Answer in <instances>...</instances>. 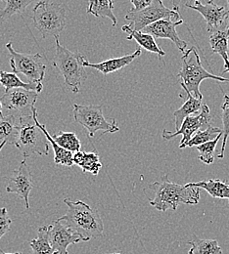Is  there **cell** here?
Returning a JSON list of instances; mask_svg holds the SVG:
<instances>
[{"instance_id":"cell-1","label":"cell","mask_w":229,"mask_h":254,"mask_svg":"<svg viewBox=\"0 0 229 254\" xmlns=\"http://www.w3.org/2000/svg\"><path fill=\"white\" fill-rule=\"evenodd\" d=\"M64 202L68 206V210L65 215L58 218L59 221L65 223L75 234L82 239V242L102 236L104 225L95 208L90 207L81 200L72 201L65 198Z\"/></svg>"},{"instance_id":"cell-2","label":"cell","mask_w":229,"mask_h":254,"mask_svg":"<svg viewBox=\"0 0 229 254\" xmlns=\"http://www.w3.org/2000/svg\"><path fill=\"white\" fill-rule=\"evenodd\" d=\"M148 188L153 190L155 194L153 198L149 199V203L159 211L176 210L181 203L195 205L200 199V188L188 184L172 183L167 175L163 176L161 181L152 183Z\"/></svg>"},{"instance_id":"cell-3","label":"cell","mask_w":229,"mask_h":254,"mask_svg":"<svg viewBox=\"0 0 229 254\" xmlns=\"http://www.w3.org/2000/svg\"><path fill=\"white\" fill-rule=\"evenodd\" d=\"M55 56L52 61L53 66L64 77L65 83L76 94L79 92L81 83L87 78L84 63L86 57L80 52H73L60 44L59 36H55Z\"/></svg>"},{"instance_id":"cell-4","label":"cell","mask_w":229,"mask_h":254,"mask_svg":"<svg viewBox=\"0 0 229 254\" xmlns=\"http://www.w3.org/2000/svg\"><path fill=\"white\" fill-rule=\"evenodd\" d=\"M182 65L177 73V77L180 78V84H183L185 88L199 100H203V95L200 92V84L205 79H215L220 82H229V78L216 75L206 70L198 55L196 47H191L189 50L183 53Z\"/></svg>"},{"instance_id":"cell-5","label":"cell","mask_w":229,"mask_h":254,"mask_svg":"<svg viewBox=\"0 0 229 254\" xmlns=\"http://www.w3.org/2000/svg\"><path fill=\"white\" fill-rule=\"evenodd\" d=\"M67 8L63 4L49 1H39L33 8L34 28L40 32L42 38L59 36L66 27Z\"/></svg>"},{"instance_id":"cell-6","label":"cell","mask_w":229,"mask_h":254,"mask_svg":"<svg viewBox=\"0 0 229 254\" xmlns=\"http://www.w3.org/2000/svg\"><path fill=\"white\" fill-rule=\"evenodd\" d=\"M36 121V108L33 110V117L21 118L22 126L16 147L25 159L33 155L47 156L49 154V141Z\"/></svg>"},{"instance_id":"cell-7","label":"cell","mask_w":229,"mask_h":254,"mask_svg":"<svg viewBox=\"0 0 229 254\" xmlns=\"http://www.w3.org/2000/svg\"><path fill=\"white\" fill-rule=\"evenodd\" d=\"M75 121L86 129L89 138L97 131H102V136L107 133H116L120 127L115 119L107 120L103 115V107L100 105H73Z\"/></svg>"},{"instance_id":"cell-8","label":"cell","mask_w":229,"mask_h":254,"mask_svg":"<svg viewBox=\"0 0 229 254\" xmlns=\"http://www.w3.org/2000/svg\"><path fill=\"white\" fill-rule=\"evenodd\" d=\"M6 49L10 54V65L13 72L25 75L30 82H42L47 65L40 54L20 53L13 48L11 42L6 44Z\"/></svg>"},{"instance_id":"cell-9","label":"cell","mask_w":229,"mask_h":254,"mask_svg":"<svg viewBox=\"0 0 229 254\" xmlns=\"http://www.w3.org/2000/svg\"><path fill=\"white\" fill-rule=\"evenodd\" d=\"M164 0H154L151 5L140 11L130 10L126 15V20L131 21L128 25L132 31L143 32L148 26L163 19H169L173 22H178L181 19L179 12L173 9H168L163 4Z\"/></svg>"},{"instance_id":"cell-10","label":"cell","mask_w":229,"mask_h":254,"mask_svg":"<svg viewBox=\"0 0 229 254\" xmlns=\"http://www.w3.org/2000/svg\"><path fill=\"white\" fill-rule=\"evenodd\" d=\"M38 94L35 91H30L23 88H14L5 93L0 98L4 116L12 115L18 118L33 117V110L35 109V103Z\"/></svg>"},{"instance_id":"cell-11","label":"cell","mask_w":229,"mask_h":254,"mask_svg":"<svg viewBox=\"0 0 229 254\" xmlns=\"http://www.w3.org/2000/svg\"><path fill=\"white\" fill-rule=\"evenodd\" d=\"M212 119L213 117L211 116L210 108L207 105H204L198 116L187 117L183 121L180 128L175 132H170L164 129L162 136L164 140L168 141L175 138L178 135H182V139L179 144V148L181 149L199 130H205L208 127H211Z\"/></svg>"},{"instance_id":"cell-12","label":"cell","mask_w":229,"mask_h":254,"mask_svg":"<svg viewBox=\"0 0 229 254\" xmlns=\"http://www.w3.org/2000/svg\"><path fill=\"white\" fill-rule=\"evenodd\" d=\"M185 6L200 13L206 21L207 31L215 32L220 28L226 25L227 20L229 19V11L225 6H219L214 1H208L203 4L200 0H195L193 4L186 3Z\"/></svg>"},{"instance_id":"cell-13","label":"cell","mask_w":229,"mask_h":254,"mask_svg":"<svg viewBox=\"0 0 229 254\" xmlns=\"http://www.w3.org/2000/svg\"><path fill=\"white\" fill-rule=\"evenodd\" d=\"M33 187V177L29 169V165L26 160H23L9 178L6 191L16 193L25 201L26 208H30V192Z\"/></svg>"},{"instance_id":"cell-14","label":"cell","mask_w":229,"mask_h":254,"mask_svg":"<svg viewBox=\"0 0 229 254\" xmlns=\"http://www.w3.org/2000/svg\"><path fill=\"white\" fill-rule=\"evenodd\" d=\"M49 238L55 254H69L68 247L82 242L78 235L58 219L49 225Z\"/></svg>"},{"instance_id":"cell-15","label":"cell","mask_w":229,"mask_h":254,"mask_svg":"<svg viewBox=\"0 0 229 254\" xmlns=\"http://www.w3.org/2000/svg\"><path fill=\"white\" fill-rule=\"evenodd\" d=\"M182 23L183 20L173 22L169 19H163L148 26L143 32L153 35L155 38H165L171 40L181 53H185L187 43L179 37L176 32V27H178Z\"/></svg>"},{"instance_id":"cell-16","label":"cell","mask_w":229,"mask_h":254,"mask_svg":"<svg viewBox=\"0 0 229 254\" xmlns=\"http://www.w3.org/2000/svg\"><path fill=\"white\" fill-rule=\"evenodd\" d=\"M141 53H142V48L138 47L132 54H129V55L119 57V58H111V59H108V60H106L104 62H101V63L92 64L86 61L84 63V66L95 68V69H97L98 71L106 75L108 73H112L114 71L120 70V69L124 68L125 66L129 65L137 57H139L141 55Z\"/></svg>"},{"instance_id":"cell-17","label":"cell","mask_w":229,"mask_h":254,"mask_svg":"<svg viewBox=\"0 0 229 254\" xmlns=\"http://www.w3.org/2000/svg\"><path fill=\"white\" fill-rule=\"evenodd\" d=\"M21 118L7 115L0 118V141L16 146L21 129Z\"/></svg>"},{"instance_id":"cell-18","label":"cell","mask_w":229,"mask_h":254,"mask_svg":"<svg viewBox=\"0 0 229 254\" xmlns=\"http://www.w3.org/2000/svg\"><path fill=\"white\" fill-rule=\"evenodd\" d=\"M122 31L129 33V36L127 37L128 40H135L138 43L139 47L145 49L148 52L157 54L159 56V59H162L165 55V52L157 44L153 35L144 32L132 31L128 25L124 26L122 28Z\"/></svg>"},{"instance_id":"cell-19","label":"cell","mask_w":229,"mask_h":254,"mask_svg":"<svg viewBox=\"0 0 229 254\" xmlns=\"http://www.w3.org/2000/svg\"><path fill=\"white\" fill-rule=\"evenodd\" d=\"M229 33L227 30H219L210 36V45L213 53L219 54L225 62L224 73L229 72Z\"/></svg>"},{"instance_id":"cell-20","label":"cell","mask_w":229,"mask_h":254,"mask_svg":"<svg viewBox=\"0 0 229 254\" xmlns=\"http://www.w3.org/2000/svg\"><path fill=\"white\" fill-rule=\"evenodd\" d=\"M181 87L184 89L185 93H186V101L185 103L181 106V108H179L178 110H176L174 113H173V118H174V124H175V131L178 130L183 121L191 116L192 114H195L198 113L200 110H202V100H199L195 98L194 96L192 95L186 88L183 84H180Z\"/></svg>"},{"instance_id":"cell-21","label":"cell","mask_w":229,"mask_h":254,"mask_svg":"<svg viewBox=\"0 0 229 254\" xmlns=\"http://www.w3.org/2000/svg\"><path fill=\"white\" fill-rule=\"evenodd\" d=\"M0 84L5 88V91H9L14 88H23L30 91H35L40 93L43 90L42 83L35 82H24L19 78L17 73L15 72H7L0 71Z\"/></svg>"},{"instance_id":"cell-22","label":"cell","mask_w":229,"mask_h":254,"mask_svg":"<svg viewBox=\"0 0 229 254\" xmlns=\"http://www.w3.org/2000/svg\"><path fill=\"white\" fill-rule=\"evenodd\" d=\"M189 186L204 189L214 198L228 199L229 201V184L220 179H209L195 183H187Z\"/></svg>"},{"instance_id":"cell-23","label":"cell","mask_w":229,"mask_h":254,"mask_svg":"<svg viewBox=\"0 0 229 254\" xmlns=\"http://www.w3.org/2000/svg\"><path fill=\"white\" fill-rule=\"evenodd\" d=\"M74 163L78 165L82 172H88L93 175H98L100 169L102 168V163L100 162L97 153L93 152H77L74 154Z\"/></svg>"},{"instance_id":"cell-24","label":"cell","mask_w":229,"mask_h":254,"mask_svg":"<svg viewBox=\"0 0 229 254\" xmlns=\"http://www.w3.org/2000/svg\"><path fill=\"white\" fill-rule=\"evenodd\" d=\"M114 8V0H88L87 13L96 18H107L112 21L113 27H116L118 20L113 12Z\"/></svg>"},{"instance_id":"cell-25","label":"cell","mask_w":229,"mask_h":254,"mask_svg":"<svg viewBox=\"0 0 229 254\" xmlns=\"http://www.w3.org/2000/svg\"><path fill=\"white\" fill-rule=\"evenodd\" d=\"M30 247L33 254H55L49 238V226H42L38 229L37 237L31 241Z\"/></svg>"},{"instance_id":"cell-26","label":"cell","mask_w":229,"mask_h":254,"mask_svg":"<svg viewBox=\"0 0 229 254\" xmlns=\"http://www.w3.org/2000/svg\"><path fill=\"white\" fill-rule=\"evenodd\" d=\"M37 125L38 127H40L42 129V131L44 132L46 138L48 139L49 143L52 145V148H53V151H54V162L56 164H61V165H64L67 167H72L75 163H74V154L72 152H69L65 149H63L62 147H60L53 139V137L48 133V131L46 130V127H44L43 125H40L39 122H38V119H37Z\"/></svg>"},{"instance_id":"cell-27","label":"cell","mask_w":229,"mask_h":254,"mask_svg":"<svg viewBox=\"0 0 229 254\" xmlns=\"http://www.w3.org/2000/svg\"><path fill=\"white\" fill-rule=\"evenodd\" d=\"M187 244L191 246L188 254H223V250L217 240H201L195 238Z\"/></svg>"},{"instance_id":"cell-28","label":"cell","mask_w":229,"mask_h":254,"mask_svg":"<svg viewBox=\"0 0 229 254\" xmlns=\"http://www.w3.org/2000/svg\"><path fill=\"white\" fill-rule=\"evenodd\" d=\"M6 5L0 10V23L11 18L13 15H23L27 7L33 0H3Z\"/></svg>"},{"instance_id":"cell-29","label":"cell","mask_w":229,"mask_h":254,"mask_svg":"<svg viewBox=\"0 0 229 254\" xmlns=\"http://www.w3.org/2000/svg\"><path fill=\"white\" fill-rule=\"evenodd\" d=\"M52 137L60 147H62L69 152H72L73 154L80 151L81 142L74 132L59 131L58 134Z\"/></svg>"},{"instance_id":"cell-30","label":"cell","mask_w":229,"mask_h":254,"mask_svg":"<svg viewBox=\"0 0 229 254\" xmlns=\"http://www.w3.org/2000/svg\"><path fill=\"white\" fill-rule=\"evenodd\" d=\"M222 133L223 130L219 127H210L205 130H199L181 149H184L186 147H198L207 142L215 140Z\"/></svg>"},{"instance_id":"cell-31","label":"cell","mask_w":229,"mask_h":254,"mask_svg":"<svg viewBox=\"0 0 229 254\" xmlns=\"http://www.w3.org/2000/svg\"><path fill=\"white\" fill-rule=\"evenodd\" d=\"M224 136V134H220L215 140L207 142L203 145H200L197 147V150L200 153V157L199 159L206 163V164H212L215 160V150L217 148V145L220 141V139Z\"/></svg>"},{"instance_id":"cell-32","label":"cell","mask_w":229,"mask_h":254,"mask_svg":"<svg viewBox=\"0 0 229 254\" xmlns=\"http://www.w3.org/2000/svg\"><path fill=\"white\" fill-rule=\"evenodd\" d=\"M222 120L224 124V128H223V146H222V151L221 154L218 156L219 159H224L225 158V153H226V147L228 143V139L229 137V96L225 95V101L222 106Z\"/></svg>"},{"instance_id":"cell-33","label":"cell","mask_w":229,"mask_h":254,"mask_svg":"<svg viewBox=\"0 0 229 254\" xmlns=\"http://www.w3.org/2000/svg\"><path fill=\"white\" fill-rule=\"evenodd\" d=\"M12 220L8 216L7 209L5 207L0 208V240L10 230Z\"/></svg>"},{"instance_id":"cell-34","label":"cell","mask_w":229,"mask_h":254,"mask_svg":"<svg viewBox=\"0 0 229 254\" xmlns=\"http://www.w3.org/2000/svg\"><path fill=\"white\" fill-rule=\"evenodd\" d=\"M154 0H131V4L133 8L131 9L132 11H140L151 5V3Z\"/></svg>"},{"instance_id":"cell-35","label":"cell","mask_w":229,"mask_h":254,"mask_svg":"<svg viewBox=\"0 0 229 254\" xmlns=\"http://www.w3.org/2000/svg\"><path fill=\"white\" fill-rule=\"evenodd\" d=\"M180 1H181V0H171L172 6H173V10H174V11L179 12V4H180ZM210 1H214V2H215V0H210Z\"/></svg>"},{"instance_id":"cell-36","label":"cell","mask_w":229,"mask_h":254,"mask_svg":"<svg viewBox=\"0 0 229 254\" xmlns=\"http://www.w3.org/2000/svg\"><path fill=\"white\" fill-rule=\"evenodd\" d=\"M4 115H3V105H2V102L0 100V118H3Z\"/></svg>"},{"instance_id":"cell-37","label":"cell","mask_w":229,"mask_h":254,"mask_svg":"<svg viewBox=\"0 0 229 254\" xmlns=\"http://www.w3.org/2000/svg\"><path fill=\"white\" fill-rule=\"evenodd\" d=\"M6 145V142H1L0 143V152H1V150L3 149V147Z\"/></svg>"},{"instance_id":"cell-38","label":"cell","mask_w":229,"mask_h":254,"mask_svg":"<svg viewBox=\"0 0 229 254\" xmlns=\"http://www.w3.org/2000/svg\"><path fill=\"white\" fill-rule=\"evenodd\" d=\"M0 253H1L2 254H22L21 253H15V254H6V253H4V252H3V251H1V250H0Z\"/></svg>"},{"instance_id":"cell-39","label":"cell","mask_w":229,"mask_h":254,"mask_svg":"<svg viewBox=\"0 0 229 254\" xmlns=\"http://www.w3.org/2000/svg\"><path fill=\"white\" fill-rule=\"evenodd\" d=\"M228 4H229V0H228ZM228 32H229V28H228Z\"/></svg>"},{"instance_id":"cell-40","label":"cell","mask_w":229,"mask_h":254,"mask_svg":"<svg viewBox=\"0 0 229 254\" xmlns=\"http://www.w3.org/2000/svg\"></svg>"},{"instance_id":"cell-41","label":"cell","mask_w":229,"mask_h":254,"mask_svg":"<svg viewBox=\"0 0 229 254\" xmlns=\"http://www.w3.org/2000/svg\"><path fill=\"white\" fill-rule=\"evenodd\" d=\"M0 1H3V0H0Z\"/></svg>"}]
</instances>
